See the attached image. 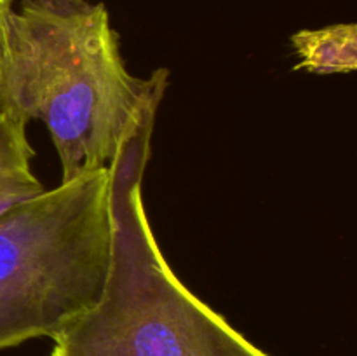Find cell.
<instances>
[{
  "label": "cell",
  "mask_w": 357,
  "mask_h": 356,
  "mask_svg": "<svg viewBox=\"0 0 357 356\" xmlns=\"http://www.w3.org/2000/svg\"><path fill=\"white\" fill-rule=\"evenodd\" d=\"M167 77L129 72L103 2L23 0L7 24L0 108L44 122L70 181L110 166L155 119Z\"/></svg>",
  "instance_id": "6da1fadb"
},
{
  "label": "cell",
  "mask_w": 357,
  "mask_h": 356,
  "mask_svg": "<svg viewBox=\"0 0 357 356\" xmlns=\"http://www.w3.org/2000/svg\"><path fill=\"white\" fill-rule=\"evenodd\" d=\"M155 122L110 164L112 251L96 302L52 337L49 356H271L180 281L143 202Z\"/></svg>",
  "instance_id": "7a4b0ae2"
},
{
  "label": "cell",
  "mask_w": 357,
  "mask_h": 356,
  "mask_svg": "<svg viewBox=\"0 0 357 356\" xmlns=\"http://www.w3.org/2000/svg\"><path fill=\"white\" fill-rule=\"evenodd\" d=\"M112 251L110 166L87 171L0 218V349L54 337L89 309Z\"/></svg>",
  "instance_id": "3957f363"
},
{
  "label": "cell",
  "mask_w": 357,
  "mask_h": 356,
  "mask_svg": "<svg viewBox=\"0 0 357 356\" xmlns=\"http://www.w3.org/2000/svg\"><path fill=\"white\" fill-rule=\"evenodd\" d=\"M26 126L20 115L0 108V218L45 191L31 171L35 152L28 142Z\"/></svg>",
  "instance_id": "277c9868"
},
{
  "label": "cell",
  "mask_w": 357,
  "mask_h": 356,
  "mask_svg": "<svg viewBox=\"0 0 357 356\" xmlns=\"http://www.w3.org/2000/svg\"><path fill=\"white\" fill-rule=\"evenodd\" d=\"M298 56L296 68L317 75L349 73L357 68V24L337 23L316 30H300L291 35Z\"/></svg>",
  "instance_id": "5b68a950"
},
{
  "label": "cell",
  "mask_w": 357,
  "mask_h": 356,
  "mask_svg": "<svg viewBox=\"0 0 357 356\" xmlns=\"http://www.w3.org/2000/svg\"><path fill=\"white\" fill-rule=\"evenodd\" d=\"M14 2L16 0H0V68H2L3 52H6V35L9 17L14 10Z\"/></svg>",
  "instance_id": "8992f818"
}]
</instances>
